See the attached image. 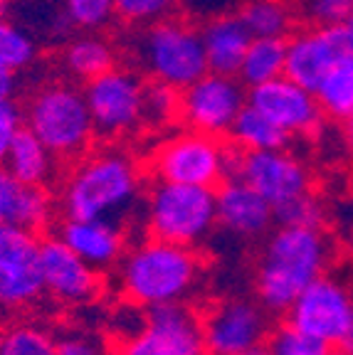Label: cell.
<instances>
[{
    "mask_svg": "<svg viewBox=\"0 0 353 355\" xmlns=\"http://www.w3.org/2000/svg\"><path fill=\"white\" fill-rule=\"evenodd\" d=\"M141 195V173L131 155L104 148L87 155L62 188L67 220H122Z\"/></svg>",
    "mask_w": 353,
    "mask_h": 355,
    "instance_id": "cell-1",
    "label": "cell"
},
{
    "mask_svg": "<svg viewBox=\"0 0 353 355\" xmlns=\"http://www.w3.org/2000/svg\"><path fill=\"white\" fill-rule=\"evenodd\" d=\"M331 257L321 227H284L267 239L257 269V294L265 309L287 311L311 282L324 277Z\"/></svg>",
    "mask_w": 353,
    "mask_h": 355,
    "instance_id": "cell-2",
    "label": "cell"
},
{
    "mask_svg": "<svg viewBox=\"0 0 353 355\" xmlns=\"http://www.w3.org/2000/svg\"><path fill=\"white\" fill-rule=\"evenodd\" d=\"M200 259L193 247L154 239L133 247L122 261V286L138 306L181 304L198 284Z\"/></svg>",
    "mask_w": 353,
    "mask_h": 355,
    "instance_id": "cell-3",
    "label": "cell"
},
{
    "mask_svg": "<svg viewBox=\"0 0 353 355\" xmlns=\"http://www.w3.org/2000/svg\"><path fill=\"white\" fill-rule=\"evenodd\" d=\"M22 121L57 158H77L94 139L84 92L65 82L40 87L22 111Z\"/></svg>",
    "mask_w": 353,
    "mask_h": 355,
    "instance_id": "cell-4",
    "label": "cell"
},
{
    "mask_svg": "<svg viewBox=\"0 0 353 355\" xmlns=\"http://www.w3.org/2000/svg\"><path fill=\"white\" fill-rule=\"evenodd\" d=\"M215 225V188L158 180L146 198V230L154 239L195 247Z\"/></svg>",
    "mask_w": 353,
    "mask_h": 355,
    "instance_id": "cell-5",
    "label": "cell"
},
{
    "mask_svg": "<svg viewBox=\"0 0 353 355\" xmlns=\"http://www.w3.org/2000/svg\"><path fill=\"white\" fill-rule=\"evenodd\" d=\"M138 64L151 79L186 89L208 72L200 30L183 20L163 17L146 25V30L133 42Z\"/></svg>",
    "mask_w": 353,
    "mask_h": 355,
    "instance_id": "cell-6",
    "label": "cell"
},
{
    "mask_svg": "<svg viewBox=\"0 0 353 355\" xmlns=\"http://www.w3.org/2000/svg\"><path fill=\"white\" fill-rule=\"evenodd\" d=\"M94 133L104 139H122L144 123V82L124 67H111L84 87Z\"/></svg>",
    "mask_w": 353,
    "mask_h": 355,
    "instance_id": "cell-7",
    "label": "cell"
},
{
    "mask_svg": "<svg viewBox=\"0 0 353 355\" xmlns=\"http://www.w3.org/2000/svg\"><path fill=\"white\" fill-rule=\"evenodd\" d=\"M225 144L215 136L188 128L161 141L151 153V171L158 180L186 185L215 188L225 180L222 175Z\"/></svg>",
    "mask_w": 353,
    "mask_h": 355,
    "instance_id": "cell-8",
    "label": "cell"
},
{
    "mask_svg": "<svg viewBox=\"0 0 353 355\" xmlns=\"http://www.w3.org/2000/svg\"><path fill=\"white\" fill-rule=\"evenodd\" d=\"M247 106L245 84L232 74L205 72L181 89V119L188 128L208 136H225L240 111Z\"/></svg>",
    "mask_w": 353,
    "mask_h": 355,
    "instance_id": "cell-9",
    "label": "cell"
},
{
    "mask_svg": "<svg viewBox=\"0 0 353 355\" xmlns=\"http://www.w3.org/2000/svg\"><path fill=\"white\" fill-rule=\"evenodd\" d=\"M287 313L294 328L314 336L329 348L343 345L353 323V296L341 282L319 277L297 296Z\"/></svg>",
    "mask_w": 353,
    "mask_h": 355,
    "instance_id": "cell-10",
    "label": "cell"
},
{
    "mask_svg": "<svg viewBox=\"0 0 353 355\" xmlns=\"http://www.w3.org/2000/svg\"><path fill=\"white\" fill-rule=\"evenodd\" d=\"M122 355H208L203 326L183 304L151 306L144 326L124 343Z\"/></svg>",
    "mask_w": 353,
    "mask_h": 355,
    "instance_id": "cell-11",
    "label": "cell"
},
{
    "mask_svg": "<svg viewBox=\"0 0 353 355\" xmlns=\"http://www.w3.org/2000/svg\"><path fill=\"white\" fill-rule=\"evenodd\" d=\"M44 291L40 239L30 230L0 225V306L22 309Z\"/></svg>",
    "mask_w": 353,
    "mask_h": 355,
    "instance_id": "cell-12",
    "label": "cell"
},
{
    "mask_svg": "<svg viewBox=\"0 0 353 355\" xmlns=\"http://www.w3.org/2000/svg\"><path fill=\"white\" fill-rule=\"evenodd\" d=\"M208 355H249L267 340V316L262 306L232 299L210 309L200 321Z\"/></svg>",
    "mask_w": 353,
    "mask_h": 355,
    "instance_id": "cell-13",
    "label": "cell"
},
{
    "mask_svg": "<svg viewBox=\"0 0 353 355\" xmlns=\"http://www.w3.org/2000/svg\"><path fill=\"white\" fill-rule=\"evenodd\" d=\"M247 104L265 114L272 123H277L289 136L316 133V128L321 126V116H324L314 92L289 79L287 74L249 87Z\"/></svg>",
    "mask_w": 353,
    "mask_h": 355,
    "instance_id": "cell-14",
    "label": "cell"
},
{
    "mask_svg": "<svg viewBox=\"0 0 353 355\" xmlns=\"http://www.w3.org/2000/svg\"><path fill=\"white\" fill-rule=\"evenodd\" d=\"M240 178L252 185L272 207H279L281 202H287L302 193H309L311 185L306 163L294 153H289L287 148L245 153Z\"/></svg>",
    "mask_w": 353,
    "mask_h": 355,
    "instance_id": "cell-15",
    "label": "cell"
},
{
    "mask_svg": "<svg viewBox=\"0 0 353 355\" xmlns=\"http://www.w3.org/2000/svg\"><path fill=\"white\" fill-rule=\"evenodd\" d=\"M40 269L44 291L65 304H87L99 294V277L60 237L40 242Z\"/></svg>",
    "mask_w": 353,
    "mask_h": 355,
    "instance_id": "cell-16",
    "label": "cell"
},
{
    "mask_svg": "<svg viewBox=\"0 0 353 355\" xmlns=\"http://www.w3.org/2000/svg\"><path fill=\"white\" fill-rule=\"evenodd\" d=\"M217 225L235 237H262L274 222V207L243 178L222 180L215 190Z\"/></svg>",
    "mask_w": 353,
    "mask_h": 355,
    "instance_id": "cell-17",
    "label": "cell"
},
{
    "mask_svg": "<svg viewBox=\"0 0 353 355\" xmlns=\"http://www.w3.org/2000/svg\"><path fill=\"white\" fill-rule=\"evenodd\" d=\"M341 62L331 28H309L287 40L284 74L314 92L324 74Z\"/></svg>",
    "mask_w": 353,
    "mask_h": 355,
    "instance_id": "cell-18",
    "label": "cell"
},
{
    "mask_svg": "<svg viewBox=\"0 0 353 355\" xmlns=\"http://www.w3.org/2000/svg\"><path fill=\"white\" fill-rule=\"evenodd\" d=\"M200 37H203V50L210 72L238 77L243 57L252 42V35L243 17L232 15V12L213 15L200 30Z\"/></svg>",
    "mask_w": 353,
    "mask_h": 355,
    "instance_id": "cell-19",
    "label": "cell"
},
{
    "mask_svg": "<svg viewBox=\"0 0 353 355\" xmlns=\"http://www.w3.org/2000/svg\"><path fill=\"white\" fill-rule=\"evenodd\" d=\"M52 217V200L44 188L17 180L6 166H0V225L38 230L47 227Z\"/></svg>",
    "mask_w": 353,
    "mask_h": 355,
    "instance_id": "cell-20",
    "label": "cell"
},
{
    "mask_svg": "<svg viewBox=\"0 0 353 355\" xmlns=\"http://www.w3.org/2000/svg\"><path fill=\"white\" fill-rule=\"evenodd\" d=\"M60 239L94 269H106L124 252V232L114 220H67Z\"/></svg>",
    "mask_w": 353,
    "mask_h": 355,
    "instance_id": "cell-21",
    "label": "cell"
},
{
    "mask_svg": "<svg viewBox=\"0 0 353 355\" xmlns=\"http://www.w3.org/2000/svg\"><path fill=\"white\" fill-rule=\"evenodd\" d=\"M55 158L57 155L52 153L30 128L22 126L15 139H13L10 148H8L6 163H3V166H6L17 180H22V183L44 188V185L55 178V171H57Z\"/></svg>",
    "mask_w": 353,
    "mask_h": 355,
    "instance_id": "cell-22",
    "label": "cell"
},
{
    "mask_svg": "<svg viewBox=\"0 0 353 355\" xmlns=\"http://www.w3.org/2000/svg\"><path fill=\"white\" fill-rule=\"evenodd\" d=\"M62 64L74 79H89L99 77L116 67V50L106 37L97 33H84L79 37H72L62 50Z\"/></svg>",
    "mask_w": 353,
    "mask_h": 355,
    "instance_id": "cell-23",
    "label": "cell"
},
{
    "mask_svg": "<svg viewBox=\"0 0 353 355\" xmlns=\"http://www.w3.org/2000/svg\"><path fill=\"white\" fill-rule=\"evenodd\" d=\"M287 37H252L240 64L238 79L245 87H257L284 74Z\"/></svg>",
    "mask_w": 353,
    "mask_h": 355,
    "instance_id": "cell-24",
    "label": "cell"
},
{
    "mask_svg": "<svg viewBox=\"0 0 353 355\" xmlns=\"http://www.w3.org/2000/svg\"><path fill=\"white\" fill-rule=\"evenodd\" d=\"M232 144L243 148L245 153L249 150H272V148H287L289 136L287 131H281L277 123H272L265 114H260L252 106H245L238 114L235 123L230 128Z\"/></svg>",
    "mask_w": 353,
    "mask_h": 355,
    "instance_id": "cell-25",
    "label": "cell"
},
{
    "mask_svg": "<svg viewBox=\"0 0 353 355\" xmlns=\"http://www.w3.org/2000/svg\"><path fill=\"white\" fill-rule=\"evenodd\" d=\"M252 37H287L294 10L287 0H247L240 12Z\"/></svg>",
    "mask_w": 353,
    "mask_h": 355,
    "instance_id": "cell-26",
    "label": "cell"
},
{
    "mask_svg": "<svg viewBox=\"0 0 353 355\" xmlns=\"http://www.w3.org/2000/svg\"><path fill=\"white\" fill-rule=\"evenodd\" d=\"M314 94L326 116L343 119L348 111H353V62H338L331 67Z\"/></svg>",
    "mask_w": 353,
    "mask_h": 355,
    "instance_id": "cell-27",
    "label": "cell"
},
{
    "mask_svg": "<svg viewBox=\"0 0 353 355\" xmlns=\"http://www.w3.org/2000/svg\"><path fill=\"white\" fill-rule=\"evenodd\" d=\"M15 6H22V15H25L22 28L33 33L35 40H38V33L42 37L62 40L72 30L62 0H17Z\"/></svg>",
    "mask_w": 353,
    "mask_h": 355,
    "instance_id": "cell-28",
    "label": "cell"
},
{
    "mask_svg": "<svg viewBox=\"0 0 353 355\" xmlns=\"http://www.w3.org/2000/svg\"><path fill=\"white\" fill-rule=\"evenodd\" d=\"M38 57V40L17 20L0 17V67L8 72L28 69Z\"/></svg>",
    "mask_w": 353,
    "mask_h": 355,
    "instance_id": "cell-29",
    "label": "cell"
},
{
    "mask_svg": "<svg viewBox=\"0 0 353 355\" xmlns=\"http://www.w3.org/2000/svg\"><path fill=\"white\" fill-rule=\"evenodd\" d=\"M0 355H57V338L35 323H15L0 333Z\"/></svg>",
    "mask_w": 353,
    "mask_h": 355,
    "instance_id": "cell-30",
    "label": "cell"
},
{
    "mask_svg": "<svg viewBox=\"0 0 353 355\" xmlns=\"http://www.w3.org/2000/svg\"><path fill=\"white\" fill-rule=\"evenodd\" d=\"M181 116V89L151 79L144 84V123L166 126Z\"/></svg>",
    "mask_w": 353,
    "mask_h": 355,
    "instance_id": "cell-31",
    "label": "cell"
},
{
    "mask_svg": "<svg viewBox=\"0 0 353 355\" xmlns=\"http://www.w3.org/2000/svg\"><path fill=\"white\" fill-rule=\"evenodd\" d=\"M324 217V202L311 193H302L274 207V222L284 227H321Z\"/></svg>",
    "mask_w": 353,
    "mask_h": 355,
    "instance_id": "cell-32",
    "label": "cell"
},
{
    "mask_svg": "<svg viewBox=\"0 0 353 355\" xmlns=\"http://www.w3.org/2000/svg\"><path fill=\"white\" fill-rule=\"evenodd\" d=\"M72 28L84 33H99L116 17L114 0H62Z\"/></svg>",
    "mask_w": 353,
    "mask_h": 355,
    "instance_id": "cell-33",
    "label": "cell"
},
{
    "mask_svg": "<svg viewBox=\"0 0 353 355\" xmlns=\"http://www.w3.org/2000/svg\"><path fill=\"white\" fill-rule=\"evenodd\" d=\"M329 345L316 340L309 333L299 331L292 323L277 328L267 338L265 355H326Z\"/></svg>",
    "mask_w": 353,
    "mask_h": 355,
    "instance_id": "cell-34",
    "label": "cell"
},
{
    "mask_svg": "<svg viewBox=\"0 0 353 355\" xmlns=\"http://www.w3.org/2000/svg\"><path fill=\"white\" fill-rule=\"evenodd\" d=\"M176 0H114L116 17L129 25H154L173 12Z\"/></svg>",
    "mask_w": 353,
    "mask_h": 355,
    "instance_id": "cell-35",
    "label": "cell"
},
{
    "mask_svg": "<svg viewBox=\"0 0 353 355\" xmlns=\"http://www.w3.org/2000/svg\"><path fill=\"white\" fill-rule=\"evenodd\" d=\"M302 10L314 28H331L353 15V0H304Z\"/></svg>",
    "mask_w": 353,
    "mask_h": 355,
    "instance_id": "cell-36",
    "label": "cell"
},
{
    "mask_svg": "<svg viewBox=\"0 0 353 355\" xmlns=\"http://www.w3.org/2000/svg\"><path fill=\"white\" fill-rule=\"evenodd\" d=\"M22 111L17 109V104L13 99L0 101V166L6 163L8 148H10L13 139L17 136V131L22 128Z\"/></svg>",
    "mask_w": 353,
    "mask_h": 355,
    "instance_id": "cell-37",
    "label": "cell"
},
{
    "mask_svg": "<svg viewBox=\"0 0 353 355\" xmlns=\"http://www.w3.org/2000/svg\"><path fill=\"white\" fill-rule=\"evenodd\" d=\"M57 355H106L101 340L89 333H67L57 340Z\"/></svg>",
    "mask_w": 353,
    "mask_h": 355,
    "instance_id": "cell-38",
    "label": "cell"
},
{
    "mask_svg": "<svg viewBox=\"0 0 353 355\" xmlns=\"http://www.w3.org/2000/svg\"><path fill=\"white\" fill-rule=\"evenodd\" d=\"M15 89H17L15 72H8V69L0 67V101L13 99V96H15Z\"/></svg>",
    "mask_w": 353,
    "mask_h": 355,
    "instance_id": "cell-39",
    "label": "cell"
},
{
    "mask_svg": "<svg viewBox=\"0 0 353 355\" xmlns=\"http://www.w3.org/2000/svg\"><path fill=\"white\" fill-rule=\"evenodd\" d=\"M341 121H343V136H346V144L353 148V111H348Z\"/></svg>",
    "mask_w": 353,
    "mask_h": 355,
    "instance_id": "cell-40",
    "label": "cell"
},
{
    "mask_svg": "<svg viewBox=\"0 0 353 355\" xmlns=\"http://www.w3.org/2000/svg\"><path fill=\"white\" fill-rule=\"evenodd\" d=\"M343 348L353 355V323H351V328H348V336H346V340H343Z\"/></svg>",
    "mask_w": 353,
    "mask_h": 355,
    "instance_id": "cell-41",
    "label": "cell"
},
{
    "mask_svg": "<svg viewBox=\"0 0 353 355\" xmlns=\"http://www.w3.org/2000/svg\"><path fill=\"white\" fill-rule=\"evenodd\" d=\"M10 10V0H0V17H6Z\"/></svg>",
    "mask_w": 353,
    "mask_h": 355,
    "instance_id": "cell-42",
    "label": "cell"
},
{
    "mask_svg": "<svg viewBox=\"0 0 353 355\" xmlns=\"http://www.w3.org/2000/svg\"><path fill=\"white\" fill-rule=\"evenodd\" d=\"M326 355H351V353H348L346 348H336V350L329 348V353H326Z\"/></svg>",
    "mask_w": 353,
    "mask_h": 355,
    "instance_id": "cell-43",
    "label": "cell"
},
{
    "mask_svg": "<svg viewBox=\"0 0 353 355\" xmlns=\"http://www.w3.org/2000/svg\"><path fill=\"white\" fill-rule=\"evenodd\" d=\"M249 355H265V350H254V353H249Z\"/></svg>",
    "mask_w": 353,
    "mask_h": 355,
    "instance_id": "cell-44",
    "label": "cell"
},
{
    "mask_svg": "<svg viewBox=\"0 0 353 355\" xmlns=\"http://www.w3.org/2000/svg\"><path fill=\"white\" fill-rule=\"evenodd\" d=\"M346 22H351V25H353V15H351V17H348V20H346Z\"/></svg>",
    "mask_w": 353,
    "mask_h": 355,
    "instance_id": "cell-45",
    "label": "cell"
}]
</instances>
